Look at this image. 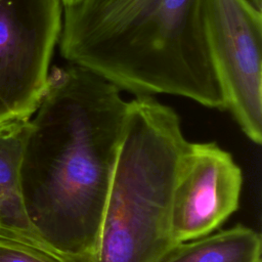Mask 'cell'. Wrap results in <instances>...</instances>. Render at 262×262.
<instances>
[{
    "label": "cell",
    "instance_id": "obj_2",
    "mask_svg": "<svg viewBox=\"0 0 262 262\" xmlns=\"http://www.w3.org/2000/svg\"><path fill=\"white\" fill-rule=\"evenodd\" d=\"M61 55L135 95L225 110L205 0H77L63 6Z\"/></svg>",
    "mask_w": 262,
    "mask_h": 262
},
{
    "label": "cell",
    "instance_id": "obj_8",
    "mask_svg": "<svg viewBox=\"0 0 262 262\" xmlns=\"http://www.w3.org/2000/svg\"><path fill=\"white\" fill-rule=\"evenodd\" d=\"M262 239L254 229L236 224L176 244L161 262H261Z\"/></svg>",
    "mask_w": 262,
    "mask_h": 262
},
{
    "label": "cell",
    "instance_id": "obj_7",
    "mask_svg": "<svg viewBox=\"0 0 262 262\" xmlns=\"http://www.w3.org/2000/svg\"><path fill=\"white\" fill-rule=\"evenodd\" d=\"M29 126L30 120L0 124V233L61 258L39 234L25 206L20 171Z\"/></svg>",
    "mask_w": 262,
    "mask_h": 262
},
{
    "label": "cell",
    "instance_id": "obj_4",
    "mask_svg": "<svg viewBox=\"0 0 262 262\" xmlns=\"http://www.w3.org/2000/svg\"><path fill=\"white\" fill-rule=\"evenodd\" d=\"M60 0H0V124L30 120L61 31Z\"/></svg>",
    "mask_w": 262,
    "mask_h": 262
},
{
    "label": "cell",
    "instance_id": "obj_11",
    "mask_svg": "<svg viewBox=\"0 0 262 262\" xmlns=\"http://www.w3.org/2000/svg\"><path fill=\"white\" fill-rule=\"evenodd\" d=\"M77 0H60L62 6H68V5H71L73 3H75Z\"/></svg>",
    "mask_w": 262,
    "mask_h": 262
},
{
    "label": "cell",
    "instance_id": "obj_1",
    "mask_svg": "<svg viewBox=\"0 0 262 262\" xmlns=\"http://www.w3.org/2000/svg\"><path fill=\"white\" fill-rule=\"evenodd\" d=\"M121 89L71 63L54 69L30 119L21 189L33 225L67 262H90L124 134Z\"/></svg>",
    "mask_w": 262,
    "mask_h": 262
},
{
    "label": "cell",
    "instance_id": "obj_6",
    "mask_svg": "<svg viewBox=\"0 0 262 262\" xmlns=\"http://www.w3.org/2000/svg\"><path fill=\"white\" fill-rule=\"evenodd\" d=\"M243 172L232 155L216 142H189L172 205L176 244L218 229L238 208Z\"/></svg>",
    "mask_w": 262,
    "mask_h": 262
},
{
    "label": "cell",
    "instance_id": "obj_10",
    "mask_svg": "<svg viewBox=\"0 0 262 262\" xmlns=\"http://www.w3.org/2000/svg\"><path fill=\"white\" fill-rule=\"evenodd\" d=\"M255 9L262 11V0H247Z\"/></svg>",
    "mask_w": 262,
    "mask_h": 262
},
{
    "label": "cell",
    "instance_id": "obj_5",
    "mask_svg": "<svg viewBox=\"0 0 262 262\" xmlns=\"http://www.w3.org/2000/svg\"><path fill=\"white\" fill-rule=\"evenodd\" d=\"M207 36L228 110L244 134L262 142V11L247 0H205Z\"/></svg>",
    "mask_w": 262,
    "mask_h": 262
},
{
    "label": "cell",
    "instance_id": "obj_3",
    "mask_svg": "<svg viewBox=\"0 0 262 262\" xmlns=\"http://www.w3.org/2000/svg\"><path fill=\"white\" fill-rule=\"evenodd\" d=\"M189 141L152 95L128 103L124 134L90 262H161L176 245L172 205Z\"/></svg>",
    "mask_w": 262,
    "mask_h": 262
},
{
    "label": "cell",
    "instance_id": "obj_9",
    "mask_svg": "<svg viewBox=\"0 0 262 262\" xmlns=\"http://www.w3.org/2000/svg\"><path fill=\"white\" fill-rule=\"evenodd\" d=\"M0 262H67L35 246L0 233Z\"/></svg>",
    "mask_w": 262,
    "mask_h": 262
}]
</instances>
